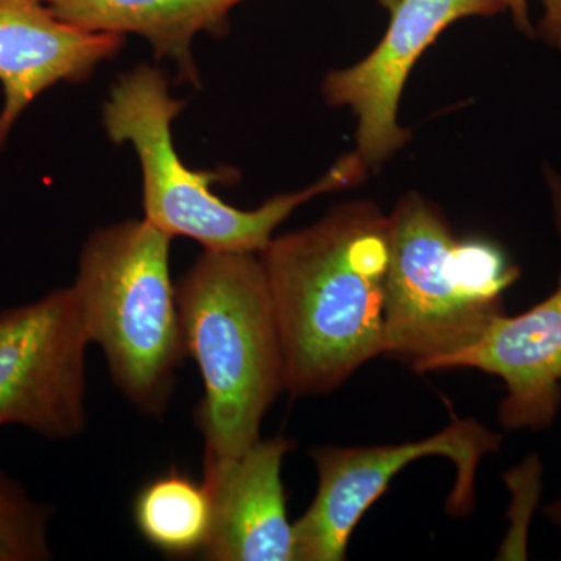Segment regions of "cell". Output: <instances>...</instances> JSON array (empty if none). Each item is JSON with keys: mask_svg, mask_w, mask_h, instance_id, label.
<instances>
[{"mask_svg": "<svg viewBox=\"0 0 561 561\" xmlns=\"http://www.w3.org/2000/svg\"><path fill=\"white\" fill-rule=\"evenodd\" d=\"M501 13V0H400L378 46L364 60L324 77L321 94L328 105L350 108L356 116L354 151L368 171L381 168L411 139L398 114L421 55L454 22Z\"/></svg>", "mask_w": 561, "mask_h": 561, "instance_id": "ba28073f", "label": "cell"}, {"mask_svg": "<svg viewBox=\"0 0 561 561\" xmlns=\"http://www.w3.org/2000/svg\"><path fill=\"white\" fill-rule=\"evenodd\" d=\"M386 350L427 373L504 313L519 271L494 243L459 241L440 209L409 192L387 216Z\"/></svg>", "mask_w": 561, "mask_h": 561, "instance_id": "277c9868", "label": "cell"}, {"mask_svg": "<svg viewBox=\"0 0 561 561\" xmlns=\"http://www.w3.org/2000/svg\"><path fill=\"white\" fill-rule=\"evenodd\" d=\"M172 239L146 219L101 228L84 243L72 284L111 379L150 419L168 412L187 354L169 272Z\"/></svg>", "mask_w": 561, "mask_h": 561, "instance_id": "5b68a950", "label": "cell"}, {"mask_svg": "<svg viewBox=\"0 0 561 561\" xmlns=\"http://www.w3.org/2000/svg\"><path fill=\"white\" fill-rule=\"evenodd\" d=\"M561 231V183L552 180ZM476 368L497 376L507 394L500 421L507 430L551 426L561 402V276L551 297L516 317L491 321L478 342L435 362L430 371Z\"/></svg>", "mask_w": 561, "mask_h": 561, "instance_id": "9c48e42d", "label": "cell"}, {"mask_svg": "<svg viewBox=\"0 0 561 561\" xmlns=\"http://www.w3.org/2000/svg\"><path fill=\"white\" fill-rule=\"evenodd\" d=\"M183 108L169 91L164 70L147 65L122 73L102 108L108 138L131 144L138 153L144 219L172 238H190L205 250L260 253L295 209L367 176L353 150L305 190L276 195L253 210L234 208L213 192V183L227 179L225 172L192 171L181 161L172 124Z\"/></svg>", "mask_w": 561, "mask_h": 561, "instance_id": "3957f363", "label": "cell"}, {"mask_svg": "<svg viewBox=\"0 0 561 561\" xmlns=\"http://www.w3.org/2000/svg\"><path fill=\"white\" fill-rule=\"evenodd\" d=\"M289 438L257 440L209 481L213 529L202 556L210 561H297L287 515L283 461Z\"/></svg>", "mask_w": 561, "mask_h": 561, "instance_id": "8fae6325", "label": "cell"}, {"mask_svg": "<svg viewBox=\"0 0 561 561\" xmlns=\"http://www.w3.org/2000/svg\"><path fill=\"white\" fill-rule=\"evenodd\" d=\"M500 446V435L478 421L454 419L448 427L424 440L313 449L319 489L308 511L294 523L295 559L345 560L351 535L365 512L386 493L398 472L423 457L453 461L457 479L446 502L448 512L459 516L471 512L479 463Z\"/></svg>", "mask_w": 561, "mask_h": 561, "instance_id": "8992f818", "label": "cell"}, {"mask_svg": "<svg viewBox=\"0 0 561 561\" xmlns=\"http://www.w3.org/2000/svg\"><path fill=\"white\" fill-rule=\"evenodd\" d=\"M133 518L144 540L164 556H202L213 529V494L203 481L173 470L139 491Z\"/></svg>", "mask_w": 561, "mask_h": 561, "instance_id": "4fadbf2b", "label": "cell"}, {"mask_svg": "<svg viewBox=\"0 0 561 561\" xmlns=\"http://www.w3.org/2000/svg\"><path fill=\"white\" fill-rule=\"evenodd\" d=\"M122 46L124 36L84 32L58 20L44 0H0V150L44 91L90 79Z\"/></svg>", "mask_w": 561, "mask_h": 561, "instance_id": "30bf717a", "label": "cell"}, {"mask_svg": "<svg viewBox=\"0 0 561 561\" xmlns=\"http://www.w3.org/2000/svg\"><path fill=\"white\" fill-rule=\"evenodd\" d=\"M257 254L278 321L284 391L331 393L382 356L389 221L375 202L342 203Z\"/></svg>", "mask_w": 561, "mask_h": 561, "instance_id": "6da1fadb", "label": "cell"}, {"mask_svg": "<svg viewBox=\"0 0 561 561\" xmlns=\"http://www.w3.org/2000/svg\"><path fill=\"white\" fill-rule=\"evenodd\" d=\"M50 505L35 501L20 482L0 470V561L54 559Z\"/></svg>", "mask_w": 561, "mask_h": 561, "instance_id": "5bb4252c", "label": "cell"}, {"mask_svg": "<svg viewBox=\"0 0 561 561\" xmlns=\"http://www.w3.org/2000/svg\"><path fill=\"white\" fill-rule=\"evenodd\" d=\"M51 13L84 32L138 35L157 60L176 66L181 83L201 87L192 43L201 33L224 36L232 9L247 0H44Z\"/></svg>", "mask_w": 561, "mask_h": 561, "instance_id": "7c38bea8", "label": "cell"}, {"mask_svg": "<svg viewBox=\"0 0 561 561\" xmlns=\"http://www.w3.org/2000/svg\"><path fill=\"white\" fill-rule=\"evenodd\" d=\"M175 290L186 353L205 387L195 419L206 482L261 440L262 420L284 391L283 346L260 254L205 250Z\"/></svg>", "mask_w": 561, "mask_h": 561, "instance_id": "7a4b0ae2", "label": "cell"}, {"mask_svg": "<svg viewBox=\"0 0 561 561\" xmlns=\"http://www.w3.org/2000/svg\"><path fill=\"white\" fill-rule=\"evenodd\" d=\"M72 286L0 311V426L51 442L87 426V348Z\"/></svg>", "mask_w": 561, "mask_h": 561, "instance_id": "52a82bcc", "label": "cell"}, {"mask_svg": "<svg viewBox=\"0 0 561 561\" xmlns=\"http://www.w3.org/2000/svg\"><path fill=\"white\" fill-rule=\"evenodd\" d=\"M546 515H548V518L561 530V500L549 505Z\"/></svg>", "mask_w": 561, "mask_h": 561, "instance_id": "2e32d148", "label": "cell"}, {"mask_svg": "<svg viewBox=\"0 0 561 561\" xmlns=\"http://www.w3.org/2000/svg\"><path fill=\"white\" fill-rule=\"evenodd\" d=\"M378 3L379 5L382 7L383 10H387L389 11V13H391V11L397 9V5L398 3H400V0H378Z\"/></svg>", "mask_w": 561, "mask_h": 561, "instance_id": "e0dca14e", "label": "cell"}, {"mask_svg": "<svg viewBox=\"0 0 561 561\" xmlns=\"http://www.w3.org/2000/svg\"><path fill=\"white\" fill-rule=\"evenodd\" d=\"M541 2L545 14L538 24V35L553 49L561 51V0H541ZM501 5L504 13L505 11L511 13L513 24L519 32L527 36L535 35L527 0H501Z\"/></svg>", "mask_w": 561, "mask_h": 561, "instance_id": "9a60e30c", "label": "cell"}]
</instances>
